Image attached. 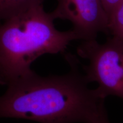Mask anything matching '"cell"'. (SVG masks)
Segmentation results:
<instances>
[{
  "label": "cell",
  "instance_id": "4",
  "mask_svg": "<svg viewBox=\"0 0 123 123\" xmlns=\"http://www.w3.org/2000/svg\"><path fill=\"white\" fill-rule=\"evenodd\" d=\"M54 19L67 20L81 41L96 39L98 34H108V18L101 0H57L50 13Z\"/></svg>",
  "mask_w": 123,
  "mask_h": 123
},
{
  "label": "cell",
  "instance_id": "2",
  "mask_svg": "<svg viewBox=\"0 0 123 123\" xmlns=\"http://www.w3.org/2000/svg\"><path fill=\"white\" fill-rule=\"evenodd\" d=\"M43 4H37L0 24V84L9 85L33 74L32 63L46 54L65 51L79 39L73 29L57 30Z\"/></svg>",
  "mask_w": 123,
  "mask_h": 123
},
{
  "label": "cell",
  "instance_id": "6",
  "mask_svg": "<svg viewBox=\"0 0 123 123\" xmlns=\"http://www.w3.org/2000/svg\"><path fill=\"white\" fill-rule=\"evenodd\" d=\"M108 31L112 36L123 40V2L108 16Z\"/></svg>",
  "mask_w": 123,
  "mask_h": 123
},
{
  "label": "cell",
  "instance_id": "1",
  "mask_svg": "<svg viewBox=\"0 0 123 123\" xmlns=\"http://www.w3.org/2000/svg\"><path fill=\"white\" fill-rule=\"evenodd\" d=\"M71 70L63 75L41 76L35 72L8 85L0 96V118L41 123H90L104 99L88 87L76 59L67 55Z\"/></svg>",
  "mask_w": 123,
  "mask_h": 123
},
{
  "label": "cell",
  "instance_id": "3",
  "mask_svg": "<svg viewBox=\"0 0 123 123\" xmlns=\"http://www.w3.org/2000/svg\"><path fill=\"white\" fill-rule=\"evenodd\" d=\"M77 53L88 61L83 66L84 75L89 83H98L95 90L99 98L123 100V40L112 36L103 43L96 39L82 41Z\"/></svg>",
  "mask_w": 123,
  "mask_h": 123
},
{
  "label": "cell",
  "instance_id": "7",
  "mask_svg": "<svg viewBox=\"0 0 123 123\" xmlns=\"http://www.w3.org/2000/svg\"><path fill=\"white\" fill-rule=\"evenodd\" d=\"M104 10L108 15V18L116 7L123 2V0H101Z\"/></svg>",
  "mask_w": 123,
  "mask_h": 123
},
{
  "label": "cell",
  "instance_id": "8",
  "mask_svg": "<svg viewBox=\"0 0 123 123\" xmlns=\"http://www.w3.org/2000/svg\"><path fill=\"white\" fill-rule=\"evenodd\" d=\"M91 123H110L105 105L101 107Z\"/></svg>",
  "mask_w": 123,
  "mask_h": 123
},
{
  "label": "cell",
  "instance_id": "5",
  "mask_svg": "<svg viewBox=\"0 0 123 123\" xmlns=\"http://www.w3.org/2000/svg\"><path fill=\"white\" fill-rule=\"evenodd\" d=\"M44 0H0V23L26 11L37 4H43Z\"/></svg>",
  "mask_w": 123,
  "mask_h": 123
}]
</instances>
